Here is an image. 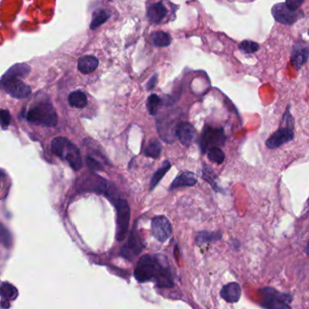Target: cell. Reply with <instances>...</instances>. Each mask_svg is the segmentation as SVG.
Returning <instances> with one entry per match:
<instances>
[{
    "instance_id": "cell-1",
    "label": "cell",
    "mask_w": 309,
    "mask_h": 309,
    "mask_svg": "<svg viewBox=\"0 0 309 309\" xmlns=\"http://www.w3.org/2000/svg\"><path fill=\"white\" fill-rule=\"evenodd\" d=\"M134 276L137 281H154L160 287H172L174 286L169 261L166 257L160 255H144L135 267Z\"/></svg>"
},
{
    "instance_id": "cell-2",
    "label": "cell",
    "mask_w": 309,
    "mask_h": 309,
    "mask_svg": "<svg viewBox=\"0 0 309 309\" xmlns=\"http://www.w3.org/2000/svg\"><path fill=\"white\" fill-rule=\"evenodd\" d=\"M51 150L62 160H67L74 171L82 169L83 160L80 150L66 137H55L51 142Z\"/></svg>"
},
{
    "instance_id": "cell-3",
    "label": "cell",
    "mask_w": 309,
    "mask_h": 309,
    "mask_svg": "<svg viewBox=\"0 0 309 309\" xmlns=\"http://www.w3.org/2000/svg\"><path fill=\"white\" fill-rule=\"evenodd\" d=\"M294 130H295V121L288 105L282 117L279 128L266 141V146L269 149L274 150L281 147L284 144L290 143L294 140L295 136Z\"/></svg>"
},
{
    "instance_id": "cell-4",
    "label": "cell",
    "mask_w": 309,
    "mask_h": 309,
    "mask_svg": "<svg viewBox=\"0 0 309 309\" xmlns=\"http://www.w3.org/2000/svg\"><path fill=\"white\" fill-rule=\"evenodd\" d=\"M27 121L45 127L55 126L58 117L54 106L49 103H40L34 105L26 115Z\"/></svg>"
},
{
    "instance_id": "cell-5",
    "label": "cell",
    "mask_w": 309,
    "mask_h": 309,
    "mask_svg": "<svg viewBox=\"0 0 309 309\" xmlns=\"http://www.w3.org/2000/svg\"><path fill=\"white\" fill-rule=\"evenodd\" d=\"M227 136L222 127L217 128L205 124L199 138V149L202 154L210 148H221L226 143Z\"/></svg>"
},
{
    "instance_id": "cell-6",
    "label": "cell",
    "mask_w": 309,
    "mask_h": 309,
    "mask_svg": "<svg viewBox=\"0 0 309 309\" xmlns=\"http://www.w3.org/2000/svg\"><path fill=\"white\" fill-rule=\"evenodd\" d=\"M262 300L260 305L265 309H290L291 297L287 294L278 292L272 287H265L260 290Z\"/></svg>"
},
{
    "instance_id": "cell-7",
    "label": "cell",
    "mask_w": 309,
    "mask_h": 309,
    "mask_svg": "<svg viewBox=\"0 0 309 309\" xmlns=\"http://www.w3.org/2000/svg\"><path fill=\"white\" fill-rule=\"evenodd\" d=\"M116 209V238L118 241H122L127 235L131 208L126 199H118L115 201Z\"/></svg>"
},
{
    "instance_id": "cell-8",
    "label": "cell",
    "mask_w": 309,
    "mask_h": 309,
    "mask_svg": "<svg viewBox=\"0 0 309 309\" xmlns=\"http://www.w3.org/2000/svg\"><path fill=\"white\" fill-rule=\"evenodd\" d=\"M80 188L83 191L94 192L96 193L104 194L106 197H108L111 200L116 201L117 198V191L114 184L105 180L104 178L100 176L92 177L88 178L87 180H83L81 182Z\"/></svg>"
},
{
    "instance_id": "cell-9",
    "label": "cell",
    "mask_w": 309,
    "mask_h": 309,
    "mask_svg": "<svg viewBox=\"0 0 309 309\" xmlns=\"http://www.w3.org/2000/svg\"><path fill=\"white\" fill-rule=\"evenodd\" d=\"M272 16L275 18L276 22L280 23L283 25H293L304 17V12L301 10L292 11L289 9L285 2L277 3L274 5L271 9Z\"/></svg>"
},
{
    "instance_id": "cell-10",
    "label": "cell",
    "mask_w": 309,
    "mask_h": 309,
    "mask_svg": "<svg viewBox=\"0 0 309 309\" xmlns=\"http://www.w3.org/2000/svg\"><path fill=\"white\" fill-rule=\"evenodd\" d=\"M0 83L3 85L6 93L16 99L27 98L31 94V87L20 79H0Z\"/></svg>"
},
{
    "instance_id": "cell-11",
    "label": "cell",
    "mask_w": 309,
    "mask_h": 309,
    "mask_svg": "<svg viewBox=\"0 0 309 309\" xmlns=\"http://www.w3.org/2000/svg\"><path fill=\"white\" fill-rule=\"evenodd\" d=\"M152 233L160 242H165L171 237L172 227L165 216H155L152 220Z\"/></svg>"
},
{
    "instance_id": "cell-12",
    "label": "cell",
    "mask_w": 309,
    "mask_h": 309,
    "mask_svg": "<svg viewBox=\"0 0 309 309\" xmlns=\"http://www.w3.org/2000/svg\"><path fill=\"white\" fill-rule=\"evenodd\" d=\"M144 245L142 238L139 236L138 232L134 227L133 232H131L128 243L121 249V256L126 259L132 260L133 256H137L144 249Z\"/></svg>"
},
{
    "instance_id": "cell-13",
    "label": "cell",
    "mask_w": 309,
    "mask_h": 309,
    "mask_svg": "<svg viewBox=\"0 0 309 309\" xmlns=\"http://www.w3.org/2000/svg\"><path fill=\"white\" fill-rule=\"evenodd\" d=\"M174 134L181 144L186 147H190L195 139L197 138V131L190 122L182 121L178 123L175 127Z\"/></svg>"
},
{
    "instance_id": "cell-14",
    "label": "cell",
    "mask_w": 309,
    "mask_h": 309,
    "mask_svg": "<svg viewBox=\"0 0 309 309\" xmlns=\"http://www.w3.org/2000/svg\"><path fill=\"white\" fill-rule=\"evenodd\" d=\"M309 59V46L306 42L298 41L293 45L290 61L293 67L299 70Z\"/></svg>"
},
{
    "instance_id": "cell-15",
    "label": "cell",
    "mask_w": 309,
    "mask_h": 309,
    "mask_svg": "<svg viewBox=\"0 0 309 309\" xmlns=\"http://www.w3.org/2000/svg\"><path fill=\"white\" fill-rule=\"evenodd\" d=\"M167 13H168V9L163 5V3L157 2V3L152 4L151 6L147 7L146 17H147V19L150 23L158 25L164 19Z\"/></svg>"
},
{
    "instance_id": "cell-16",
    "label": "cell",
    "mask_w": 309,
    "mask_h": 309,
    "mask_svg": "<svg viewBox=\"0 0 309 309\" xmlns=\"http://www.w3.org/2000/svg\"><path fill=\"white\" fill-rule=\"evenodd\" d=\"M197 179L194 175L193 172L190 171H182L180 175L174 179V181L170 186V191H174L176 189L182 187H193L197 184Z\"/></svg>"
},
{
    "instance_id": "cell-17",
    "label": "cell",
    "mask_w": 309,
    "mask_h": 309,
    "mask_svg": "<svg viewBox=\"0 0 309 309\" xmlns=\"http://www.w3.org/2000/svg\"><path fill=\"white\" fill-rule=\"evenodd\" d=\"M221 298L227 302L236 303L241 297V288L236 282H232L222 287L221 291Z\"/></svg>"
},
{
    "instance_id": "cell-18",
    "label": "cell",
    "mask_w": 309,
    "mask_h": 309,
    "mask_svg": "<svg viewBox=\"0 0 309 309\" xmlns=\"http://www.w3.org/2000/svg\"><path fill=\"white\" fill-rule=\"evenodd\" d=\"M99 65V61L94 55H83L78 59L77 68L83 75L94 72Z\"/></svg>"
},
{
    "instance_id": "cell-19",
    "label": "cell",
    "mask_w": 309,
    "mask_h": 309,
    "mask_svg": "<svg viewBox=\"0 0 309 309\" xmlns=\"http://www.w3.org/2000/svg\"><path fill=\"white\" fill-rule=\"evenodd\" d=\"M30 70L31 68L27 64H16L5 73V75L1 77V79H10V78L21 79L26 77L30 72Z\"/></svg>"
},
{
    "instance_id": "cell-20",
    "label": "cell",
    "mask_w": 309,
    "mask_h": 309,
    "mask_svg": "<svg viewBox=\"0 0 309 309\" xmlns=\"http://www.w3.org/2000/svg\"><path fill=\"white\" fill-rule=\"evenodd\" d=\"M171 163L168 160H164L160 168L155 171L150 182V191H154L156 186L160 183L161 179L165 176L166 173L171 170Z\"/></svg>"
},
{
    "instance_id": "cell-21",
    "label": "cell",
    "mask_w": 309,
    "mask_h": 309,
    "mask_svg": "<svg viewBox=\"0 0 309 309\" xmlns=\"http://www.w3.org/2000/svg\"><path fill=\"white\" fill-rule=\"evenodd\" d=\"M68 102H69V105H71L72 107L78 108V109L84 108L88 104V100H87L86 95L81 90L74 91L69 94Z\"/></svg>"
},
{
    "instance_id": "cell-22",
    "label": "cell",
    "mask_w": 309,
    "mask_h": 309,
    "mask_svg": "<svg viewBox=\"0 0 309 309\" xmlns=\"http://www.w3.org/2000/svg\"><path fill=\"white\" fill-rule=\"evenodd\" d=\"M111 17V13L105 9H99L94 12L93 15L92 21L90 24V28L92 30H95L100 28L102 25H104Z\"/></svg>"
},
{
    "instance_id": "cell-23",
    "label": "cell",
    "mask_w": 309,
    "mask_h": 309,
    "mask_svg": "<svg viewBox=\"0 0 309 309\" xmlns=\"http://www.w3.org/2000/svg\"><path fill=\"white\" fill-rule=\"evenodd\" d=\"M162 146L160 142L157 139L153 138L149 142L147 147L144 150V155L146 157L153 158V159H158L161 154Z\"/></svg>"
},
{
    "instance_id": "cell-24",
    "label": "cell",
    "mask_w": 309,
    "mask_h": 309,
    "mask_svg": "<svg viewBox=\"0 0 309 309\" xmlns=\"http://www.w3.org/2000/svg\"><path fill=\"white\" fill-rule=\"evenodd\" d=\"M151 37L153 43L157 47H166L171 44V38L170 35L163 31L154 32Z\"/></svg>"
},
{
    "instance_id": "cell-25",
    "label": "cell",
    "mask_w": 309,
    "mask_h": 309,
    "mask_svg": "<svg viewBox=\"0 0 309 309\" xmlns=\"http://www.w3.org/2000/svg\"><path fill=\"white\" fill-rule=\"evenodd\" d=\"M17 291L16 287H14L9 283H2L0 284V296L4 298V301H12L17 298Z\"/></svg>"
},
{
    "instance_id": "cell-26",
    "label": "cell",
    "mask_w": 309,
    "mask_h": 309,
    "mask_svg": "<svg viewBox=\"0 0 309 309\" xmlns=\"http://www.w3.org/2000/svg\"><path fill=\"white\" fill-rule=\"evenodd\" d=\"M162 104V101L160 99V96L156 94H153L150 95L146 102V106L148 113L152 116H155L158 113V110L160 109V105Z\"/></svg>"
},
{
    "instance_id": "cell-27",
    "label": "cell",
    "mask_w": 309,
    "mask_h": 309,
    "mask_svg": "<svg viewBox=\"0 0 309 309\" xmlns=\"http://www.w3.org/2000/svg\"><path fill=\"white\" fill-rule=\"evenodd\" d=\"M201 177L202 179L206 181L207 182H209L210 185L212 186V188L216 190V191H219V186L217 185V182H216V173L213 171L212 169H210V166H207L206 164H203V168L201 170Z\"/></svg>"
},
{
    "instance_id": "cell-28",
    "label": "cell",
    "mask_w": 309,
    "mask_h": 309,
    "mask_svg": "<svg viewBox=\"0 0 309 309\" xmlns=\"http://www.w3.org/2000/svg\"><path fill=\"white\" fill-rule=\"evenodd\" d=\"M260 48V44H258L257 42L251 41V40H244L240 44H238V49L246 55L254 54L256 52H258Z\"/></svg>"
},
{
    "instance_id": "cell-29",
    "label": "cell",
    "mask_w": 309,
    "mask_h": 309,
    "mask_svg": "<svg viewBox=\"0 0 309 309\" xmlns=\"http://www.w3.org/2000/svg\"><path fill=\"white\" fill-rule=\"evenodd\" d=\"M0 242L2 243V245L6 249H10L13 246L11 233L2 223H0Z\"/></svg>"
},
{
    "instance_id": "cell-30",
    "label": "cell",
    "mask_w": 309,
    "mask_h": 309,
    "mask_svg": "<svg viewBox=\"0 0 309 309\" xmlns=\"http://www.w3.org/2000/svg\"><path fill=\"white\" fill-rule=\"evenodd\" d=\"M208 154V158L210 161L217 163V164H221L224 160H225V154L223 153V151L221 148H210L207 152Z\"/></svg>"
},
{
    "instance_id": "cell-31",
    "label": "cell",
    "mask_w": 309,
    "mask_h": 309,
    "mask_svg": "<svg viewBox=\"0 0 309 309\" xmlns=\"http://www.w3.org/2000/svg\"><path fill=\"white\" fill-rule=\"evenodd\" d=\"M11 115L7 110H0V126L6 129L10 125Z\"/></svg>"
},
{
    "instance_id": "cell-32",
    "label": "cell",
    "mask_w": 309,
    "mask_h": 309,
    "mask_svg": "<svg viewBox=\"0 0 309 309\" xmlns=\"http://www.w3.org/2000/svg\"><path fill=\"white\" fill-rule=\"evenodd\" d=\"M86 163L92 171H102L103 170V165L100 163L99 161L95 160L94 158H92V157H90V156L86 158Z\"/></svg>"
},
{
    "instance_id": "cell-33",
    "label": "cell",
    "mask_w": 309,
    "mask_h": 309,
    "mask_svg": "<svg viewBox=\"0 0 309 309\" xmlns=\"http://www.w3.org/2000/svg\"><path fill=\"white\" fill-rule=\"evenodd\" d=\"M217 238H220V237H216L215 234H211L209 232H201V233H199V236L197 237V240L200 241V242H207V241L209 242V241L214 240Z\"/></svg>"
},
{
    "instance_id": "cell-34",
    "label": "cell",
    "mask_w": 309,
    "mask_h": 309,
    "mask_svg": "<svg viewBox=\"0 0 309 309\" xmlns=\"http://www.w3.org/2000/svg\"><path fill=\"white\" fill-rule=\"evenodd\" d=\"M304 3V0H287L285 2L286 6L291 9L292 11H297L300 6H302Z\"/></svg>"
},
{
    "instance_id": "cell-35",
    "label": "cell",
    "mask_w": 309,
    "mask_h": 309,
    "mask_svg": "<svg viewBox=\"0 0 309 309\" xmlns=\"http://www.w3.org/2000/svg\"><path fill=\"white\" fill-rule=\"evenodd\" d=\"M158 82V74H154L152 77L150 78L148 83H146V90L147 91H151V90H154Z\"/></svg>"
}]
</instances>
